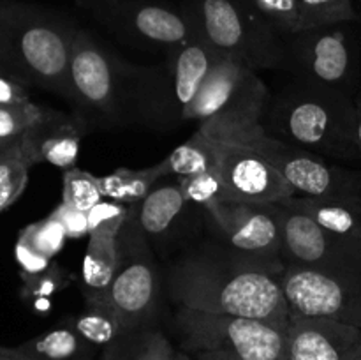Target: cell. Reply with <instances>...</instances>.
I'll return each instance as SVG.
<instances>
[{"label": "cell", "mask_w": 361, "mask_h": 360, "mask_svg": "<svg viewBox=\"0 0 361 360\" xmlns=\"http://www.w3.org/2000/svg\"><path fill=\"white\" fill-rule=\"evenodd\" d=\"M175 307L267 321L288 332L291 307L281 286L286 267L236 253L204 235L162 265Z\"/></svg>", "instance_id": "1"}, {"label": "cell", "mask_w": 361, "mask_h": 360, "mask_svg": "<svg viewBox=\"0 0 361 360\" xmlns=\"http://www.w3.org/2000/svg\"><path fill=\"white\" fill-rule=\"evenodd\" d=\"M267 127L275 136L324 159L358 161L356 99L344 88L296 80L271 95Z\"/></svg>", "instance_id": "2"}, {"label": "cell", "mask_w": 361, "mask_h": 360, "mask_svg": "<svg viewBox=\"0 0 361 360\" xmlns=\"http://www.w3.org/2000/svg\"><path fill=\"white\" fill-rule=\"evenodd\" d=\"M222 56L194 32L152 66L134 64L127 97V124L173 131L187 122V109Z\"/></svg>", "instance_id": "3"}, {"label": "cell", "mask_w": 361, "mask_h": 360, "mask_svg": "<svg viewBox=\"0 0 361 360\" xmlns=\"http://www.w3.org/2000/svg\"><path fill=\"white\" fill-rule=\"evenodd\" d=\"M78 25L41 7H0V55L23 80L73 99L69 64Z\"/></svg>", "instance_id": "4"}, {"label": "cell", "mask_w": 361, "mask_h": 360, "mask_svg": "<svg viewBox=\"0 0 361 360\" xmlns=\"http://www.w3.org/2000/svg\"><path fill=\"white\" fill-rule=\"evenodd\" d=\"M182 9L222 59L245 62L257 73L289 69L286 39L243 0H187Z\"/></svg>", "instance_id": "5"}, {"label": "cell", "mask_w": 361, "mask_h": 360, "mask_svg": "<svg viewBox=\"0 0 361 360\" xmlns=\"http://www.w3.org/2000/svg\"><path fill=\"white\" fill-rule=\"evenodd\" d=\"M173 328L197 360H289L288 332L267 321L176 307Z\"/></svg>", "instance_id": "6"}, {"label": "cell", "mask_w": 361, "mask_h": 360, "mask_svg": "<svg viewBox=\"0 0 361 360\" xmlns=\"http://www.w3.org/2000/svg\"><path fill=\"white\" fill-rule=\"evenodd\" d=\"M270 88L245 62L221 59L187 109V122L212 138H231L261 126L270 104Z\"/></svg>", "instance_id": "7"}, {"label": "cell", "mask_w": 361, "mask_h": 360, "mask_svg": "<svg viewBox=\"0 0 361 360\" xmlns=\"http://www.w3.org/2000/svg\"><path fill=\"white\" fill-rule=\"evenodd\" d=\"M133 62L102 44L92 32L78 28L69 64V81L78 112L83 122L97 120L109 126L127 124Z\"/></svg>", "instance_id": "8"}, {"label": "cell", "mask_w": 361, "mask_h": 360, "mask_svg": "<svg viewBox=\"0 0 361 360\" xmlns=\"http://www.w3.org/2000/svg\"><path fill=\"white\" fill-rule=\"evenodd\" d=\"M118 265L106 299L118 313L123 330L155 327L166 300L164 268L129 205V217L118 232Z\"/></svg>", "instance_id": "9"}, {"label": "cell", "mask_w": 361, "mask_h": 360, "mask_svg": "<svg viewBox=\"0 0 361 360\" xmlns=\"http://www.w3.org/2000/svg\"><path fill=\"white\" fill-rule=\"evenodd\" d=\"M222 140V138H221ZM224 140L240 141L267 159L293 186L298 196L338 198L361 194V173L275 136L264 126L242 131Z\"/></svg>", "instance_id": "10"}, {"label": "cell", "mask_w": 361, "mask_h": 360, "mask_svg": "<svg viewBox=\"0 0 361 360\" xmlns=\"http://www.w3.org/2000/svg\"><path fill=\"white\" fill-rule=\"evenodd\" d=\"M116 39L140 49H171L194 34L183 9L162 0H76Z\"/></svg>", "instance_id": "11"}, {"label": "cell", "mask_w": 361, "mask_h": 360, "mask_svg": "<svg viewBox=\"0 0 361 360\" xmlns=\"http://www.w3.org/2000/svg\"><path fill=\"white\" fill-rule=\"evenodd\" d=\"M291 313L361 328V270L288 265L281 275Z\"/></svg>", "instance_id": "12"}, {"label": "cell", "mask_w": 361, "mask_h": 360, "mask_svg": "<svg viewBox=\"0 0 361 360\" xmlns=\"http://www.w3.org/2000/svg\"><path fill=\"white\" fill-rule=\"evenodd\" d=\"M130 207L162 265L207 235L203 210L183 196L176 180H159L141 203Z\"/></svg>", "instance_id": "13"}, {"label": "cell", "mask_w": 361, "mask_h": 360, "mask_svg": "<svg viewBox=\"0 0 361 360\" xmlns=\"http://www.w3.org/2000/svg\"><path fill=\"white\" fill-rule=\"evenodd\" d=\"M207 235L236 253L288 267L282 258V232L277 203L212 201L201 208Z\"/></svg>", "instance_id": "14"}, {"label": "cell", "mask_w": 361, "mask_h": 360, "mask_svg": "<svg viewBox=\"0 0 361 360\" xmlns=\"http://www.w3.org/2000/svg\"><path fill=\"white\" fill-rule=\"evenodd\" d=\"M214 168L228 201L282 203L296 196L291 184L256 150L233 140L208 136Z\"/></svg>", "instance_id": "15"}, {"label": "cell", "mask_w": 361, "mask_h": 360, "mask_svg": "<svg viewBox=\"0 0 361 360\" xmlns=\"http://www.w3.org/2000/svg\"><path fill=\"white\" fill-rule=\"evenodd\" d=\"M282 232V258L286 265L361 270V251L331 233L305 212L277 203Z\"/></svg>", "instance_id": "16"}, {"label": "cell", "mask_w": 361, "mask_h": 360, "mask_svg": "<svg viewBox=\"0 0 361 360\" xmlns=\"http://www.w3.org/2000/svg\"><path fill=\"white\" fill-rule=\"evenodd\" d=\"M286 49L289 69L300 80L345 90L355 76V53L338 25L291 34L286 37Z\"/></svg>", "instance_id": "17"}, {"label": "cell", "mask_w": 361, "mask_h": 360, "mask_svg": "<svg viewBox=\"0 0 361 360\" xmlns=\"http://www.w3.org/2000/svg\"><path fill=\"white\" fill-rule=\"evenodd\" d=\"M129 217V205L102 200L88 210V244L81 265L83 300L106 299L118 265V232Z\"/></svg>", "instance_id": "18"}, {"label": "cell", "mask_w": 361, "mask_h": 360, "mask_svg": "<svg viewBox=\"0 0 361 360\" xmlns=\"http://www.w3.org/2000/svg\"><path fill=\"white\" fill-rule=\"evenodd\" d=\"M288 355L289 360H361V328L291 313Z\"/></svg>", "instance_id": "19"}, {"label": "cell", "mask_w": 361, "mask_h": 360, "mask_svg": "<svg viewBox=\"0 0 361 360\" xmlns=\"http://www.w3.org/2000/svg\"><path fill=\"white\" fill-rule=\"evenodd\" d=\"M85 122L55 109H42V116L20 138L21 150L32 166L48 162L60 169L76 166Z\"/></svg>", "instance_id": "20"}, {"label": "cell", "mask_w": 361, "mask_h": 360, "mask_svg": "<svg viewBox=\"0 0 361 360\" xmlns=\"http://www.w3.org/2000/svg\"><path fill=\"white\" fill-rule=\"evenodd\" d=\"M316 219L321 226L361 251V194L338 198L293 196L282 201Z\"/></svg>", "instance_id": "21"}, {"label": "cell", "mask_w": 361, "mask_h": 360, "mask_svg": "<svg viewBox=\"0 0 361 360\" xmlns=\"http://www.w3.org/2000/svg\"><path fill=\"white\" fill-rule=\"evenodd\" d=\"M101 360H190V355L176 348L157 327H145L123 332L102 349Z\"/></svg>", "instance_id": "22"}, {"label": "cell", "mask_w": 361, "mask_h": 360, "mask_svg": "<svg viewBox=\"0 0 361 360\" xmlns=\"http://www.w3.org/2000/svg\"><path fill=\"white\" fill-rule=\"evenodd\" d=\"M20 349L34 360H94L99 348L67 323L30 339Z\"/></svg>", "instance_id": "23"}, {"label": "cell", "mask_w": 361, "mask_h": 360, "mask_svg": "<svg viewBox=\"0 0 361 360\" xmlns=\"http://www.w3.org/2000/svg\"><path fill=\"white\" fill-rule=\"evenodd\" d=\"M71 327L97 348H106L123 334V325L118 313L108 299L85 300L80 314L69 320Z\"/></svg>", "instance_id": "24"}, {"label": "cell", "mask_w": 361, "mask_h": 360, "mask_svg": "<svg viewBox=\"0 0 361 360\" xmlns=\"http://www.w3.org/2000/svg\"><path fill=\"white\" fill-rule=\"evenodd\" d=\"M159 180L162 176L155 164L143 169L118 168L109 175L99 176L102 196L123 205L141 203Z\"/></svg>", "instance_id": "25"}, {"label": "cell", "mask_w": 361, "mask_h": 360, "mask_svg": "<svg viewBox=\"0 0 361 360\" xmlns=\"http://www.w3.org/2000/svg\"><path fill=\"white\" fill-rule=\"evenodd\" d=\"M155 166H157L162 179H176V176H189L212 172L214 155H212L207 134L196 129V133L189 140L183 141L168 157L162 159Z\"/></svg>", "instance_id": "26"}, {"label": "cell", "mask_w": 361, "mask_h": 360, "mask_svg": "<svg viewBox=\"0 0 361 360\" xmlns=\"http://www.w3.org/2000/svg\"><path fill=\"white\" fill-rule=\"evenodd\" d=\"M358 11L353 0H298V28L296 32L310 28L335 27L358 20Z\"/></svg>", "instance_id": "27"}, {"label": "cell", "mask_w": 361, "mask_h": 360, "mask_svg": "<svg viewBox=\"0 0 361 360\" xmlns=\"http://www.w3.org/2000/svg\"><path fill=\"white\" fill-rule=\"evenodd\" d=\"M30 166L21 150L20 140L0 154V212L9 208L23 194Z\"/></svg>", "instance_id": "28"}, {"label": "cell", "mask_w": 361, "mask_h": 360, "mask_svg": "<svg viewBox=\"0 0 361 360\" xmlns=\"http://www.w3.org/2000/svg\"><path fill=\"white\" fill-rule=\"evenodd\" d=\"M101 184L99 176L85 172L81 168H69L63 172V186H62V203L78 210L88 212L94 208L99 201H102Z\"/></svg>", "instance_id": "29"}, {"label": "cell", "mask_w": 361, "mask_h": 360, "mask_svg": "<svg viewBox=\"0 0 361 360\" xmlns=\"http://www.w3.org/2000/svg\"><path fill=\"white\" fill-rule=\"evenodd\" d=\"M18 239L23 240L27 246H30L41 256L53 260L66 246L67 233L53 215H48V217L32 222L27 228L21 229Z\"/></svg>", "instance_id": "30"}, {"label": "cell", "mask_w": 361, "mask_h": 360, "mask_svg": "<svg viewBox=\"0 0 361 360\" xmlns=\"http://www.w3.org/2000/svg\"><path fill=\"white\" fill-rule=\"evenodd\" d=\"M249 4L281 37L296 34L298 0H243Z\"/></svg>", "instance_id": "31"}, {"label": "cell", "mask_w": 361, "mask_h": 360, "mask_svg": "<svg viewBox=\"0 0 361 360\" xmlns=\"http://www.w3.org/2000/svg\"><path fill=\"white\" fill-rule=\"evenodd\" d=\"M41 106L34 102L0 104V140H18L42 116Z\"/></svg>", "instance_id": "32"}, {"label": "cell", "mask_w": 361, "mask_h": 360, "mask_svg": "<svg viewBox=\"0 0 361 360\" xmlns=\"http://www.w3.org/2000/svg\"><path fill=\"white\" fill-rule=\"evenodd\" d=\"M175 180L178 182L183 196L200 208H204L212 201L226 200L221 182H219L217 175L214 172H204L189 176H176Z\"/></svg>", "instance_id": "33"}, {"label": "cell", "mask_w": 361, "mask_h": 360, "mask_svg": "<svg viewBox=\"0 0 361 360\" xmlns=\"http://www.w3.org/2000/svg\"><path fill=\"white\" fill-rule=\"evenodd\" d=\"M71 282V275L59 267L56 263H51L48 270L41 272L35 275H25V284L21 293L27 299H51L53 295L66 288Z\"/></svg>", "instance_id": "34"}, {"label": "cell", "mask_w": 361, "mask_h": 360, "mask_svg": "<svg viewBox=\"0 0 361 360\" xmlns=\"http://www.w3.org/2000/svg\"><path fill=\"white\" fill-rule=\"evenodd\" d=\"M49 215H53L63 226L67 239L78 240L88 236V232H90V228H88V212L78 210V208H73L60 201V205H56V208Z\"/></svg>", "instance_id": "35"}, {"label": "cell", "mask_w": 361, "mask_h": 360, "mask_svg": "<svg viewBox=\"0 0 361 360\" xmlns=\"http://www.w3.org/2000/svg\"><path fill=\"white\" fill-rule=\"evenodd\" d=\"M14 256L16 261L20 263L21 270L25 275H35L41 274V272L48 270L51 267V260L41 256L39 253H35L30 246L23 242L21 239L16 240V246H14Z\"/></svg>", "instance_id": "36"}, {"label": "cell", "mask_w": 361, "mask_h": 360, "mask_svg": "<svg viewBox=\"0 0 361 360\" xmlns=\"http://www.w3.org/2000/svg\"><path fill=\"white\" fill-rule=\"evenodd\" d=\"M28 101L27 88L18 78L0 74V104H23Z\"/></svg>", "instance_id": "37"}, {"label": "cell", "mask_w": 361, "mask_h": 360, "mask_svg": "<svg viewBox=\"0 0 361 360\" xmlns=\"http://www.w3.org/2000/svg\"><path fill=\"white\" fill-rule=\"evenodd\" d=\"M0 360H34L20 348H0Z\"/></svg>", "instance_id": "38"}, {"label": "cell", "mask_w": 361, "mask_h": 360, "mask_svg": "<svg viewBox=\"0 0 361 360\" xmlns=\"http://www.w3.org/2000/svg\"><path fill=\"white\" fill-rule=\"evenodd\" d=\"M356 112H358V126H356V133H358V147L361 154V97L356 99Z\"/></svg>", "instance_id": "39"}, {"label": "cell", "mask_w": 361, "mask_h": 360, "mask_svg": "<svg viewBox=\"0 0 361 360\" xmlns=\"http://www.w3.org/2000/svg\"><path fill=\"white\" fill-rule=\"evenodd\" d=\"M18 140H20V138H18ZM14 141L16 140H0V154H2V152H6L7 148L14 143Z\"/></svg>", "instance_id": "40"}]
</instances>
